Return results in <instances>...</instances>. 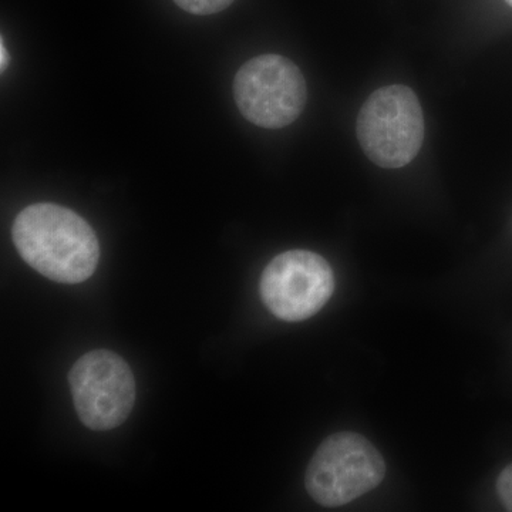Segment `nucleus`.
<instances>
[{"instance_id":"9d476101","label":"nucleus","mask_w":512,"mask_h":512,"mask_svg":"<svg viewBox=\"0 0 512 512\" xmlns=\"http://www.w3.org/2000/svg\"><path fill=\"white\" fill-rule=\"evenodd\" d=\"M505 2H507L508 5L512 6V0H505Z\"/></svg>"},{"instance_id":"1a4fd4ad","label":"nucleus","mask_w":512,"mask_h":512,"mask_svg":"<svg viewBox=\"0 0 512 512\" xmlns=\"http://www.w3.org/2000/svg\"><path fill=\"white\" fill-rule=\"evenodd\" d=\"M0 53H2V70L6 69L9 63L8 52H6L5 42L2 39V46H0Z\"/></svg>"},{"instance_id":"f03ea898","label":"nucleus","mask_w":512,"mask_h":512,"mask_svg":"<svg viewBox=\"0 0 512 512\" xmlns=\"http://www.w3.org/2000/svg\"><path fill=\"white\" fill-rule=\"evenodd\" d=\"M356 131L369 160L383 168H402L412 163L423 146L420 101L402 84L382 87L363 104Z\"/></svg>"},{"instance_id":"6e6552de","label":"nucleus","mask_w":512,"mask_h":512,"mask_svg":"<svg viewBox=\"0 0 512 512\" xmlns=\"http://www.w3.org/2000/svg\"><path fill=\"white\" fill-rule=\"evenodd\" d=\"M497 491L504 507L512 511V464L501 471L497 480Z\"/></svg>"},{"instance_id":"20e7f679","label":"nucleus","mask_w":512,"mask_h":512,"mask_svg":"<svg viewBox=\"0 0 512 512\" xmlns=\"http://www.w3.org/2000/svg\"><path fill=\"white\" fill-rule=\"evenodd\" d=\"M234 97L245 119L255 126L276 130L301 116L308 89L301 70L291 60L262 55L238 70Z\"/></svg>"},{"instance_id":"f257e3e1","label":"nucleus","mask_w":512,"mask_h":512,"mask_svg":"<svg viewBox=\"0 0 512 512\" xmlns=\"http://www.w3.org/2000/svg\"><path fill=\"white\" fill-rule=\"evenodd\" d=\"M12 238L26 264L60 284L87 281L99 264V239L89 222L52 202L20 211Z\"/></svg>"},{"instance_id":"0eeeda50","label":"nucleus","mask_w":512,"mask_h":512,"mask_svg":"<svg viewBox=\"0 0 512 512\" xmlns=\"http://www.w3.org/2000/svg\"><path fill=\"white\" fill-rule=\"evenodd\" d=\"M234 0H174L175 5L180 6L185 12L192 15H215L231 6Z\"/></svg>"},{"instance_id":"39448f33","label":"nucleus","mask_w":512,"mask_h":512,"mask_svg":"<svg viewBox=\"0 0 512 512\" xmlns=\"http://www.w3.org/2000/svg\"><path fill=\"white\" fill-rule=\"evenodd\" d=\"M69 384L76 412L90 430L116 429L136 403L133 372L110 350H92L80 357L70 370Z\"/></svg>"},{"instance_id":"7ed1b4c3","label":"nucleus","mask_w":512,"mask_h":512,"mask_svg":"<svg viewBox=\"0 0 512 512\" xmlns=\"http://www.w3.org/2000/svg\"><path fill=\"white\" fill-rule=\"evenodd\" d=\"M386 464L366 437L352 431L332 434L316 450L305 487L323 507H342L382 483Z\"/></svg>"},{"instance_id":"423d86ee","label":"nucleus","mask_w":512,"mask_h":512,"mask_svg":"<svg viewBox=\"0 0 512 512\" xmlns=\"http://www.w3.org/2000/svg\"><path fill=\"white\" fill-rule=\"evenodd\" d=\"M335 291V275L323 256L303 249L275 256L259 282L262 302L276 318L302 322L315 316Z\"/></svg>"}]
</instances>
